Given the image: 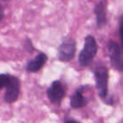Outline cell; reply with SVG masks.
<instances>
[{
    "label": "cell",
    "mask_w": 123,
    "mask_h": 123,
    "mask_svg": "<svg viewBox=\"0 0 123 123\" xmlns=\"http://www.w3.org/2000/svg\"><path fill=\"white\" fill-rule=\"evenodd\" d=\"M86 85L79 87L72 94L70 98V106L73 109H80L86 106L89 103V99L84 95Z\"/></svg>",
    "instance_id": "8"
},
{
    "label": "cell",
    "mask_w": 123,
    "mask_h": 123,
    "mask_svg": "<svg viewBox=\"0 0 123 123\" xmlns=\"http://www.w3.org/2000/svg\"><path fill=\"white\" fill-rule=\"evenodd\" d=\"M98 52V45L95 38L91 35L84 38V46L79 55V63L81 67L85 68L90 65Z\"/></svg>",
    "instance_id": "2"
},
{
    "label": "cell",
    "mask_w": 123,
    "mask_h": 123,
    "mask_svg": "<svg viewBox=\"0 0 123 123\" xmlns=\"http://www.w3.org/2000/svg\"><path fill=\"white\" fill-rule=\"evenodd\" d=\"M20 92V81L17 77L13 75L9 84L6 87L4 99L8 104L14 103L18 99Z\"/></svg>",
    "instance_id": "6"
},
{
    "label": "cell",
    "mask_w": 123,
    "mask_h": 123,
    "mask_svg": "<svg viewBox=\"0 0 123 123\" xmlns=\"http://www.w3.org/2000/svg\"><path fill=\"white\" fill-rule=\"evenodd\" d=\"M48 60V56L46 53L44 52H39L35 58H33L32 60H30L27 62L25 66V70L28 73H37L38 71H40L44 65L46 64V62Z\"/></svg>",
    "instance_id": "7"
},
{
    "label": "cell",
    "mask_w": 123,
    "mask_h": 123,
    "mask_svg": "<svg viewBox=\"0 0 123 123\" xmlns=\"http://www.w3.org/2000/svg\"><path fill=\"white\" fill-rule=\"evenodd\" d=\"M46 94L51 104L58 105L61 104L63 98L65 97L66 91L61 81L55 80L46 89Z\"/></svg>",
    "instance_id": "5"
},
{
    "label": "cell",
    "mask_w": 123,
    "mask_h": 123,
    "mask_svg": "<svg viewBox=\"0 0 123 123\" xmlns=\"http://www.w3.org/2000/svg\"><path fill=\"white\" fill-rule=\"evenodd\" d=\"M95 80V86L99 98L109 105L108 99V82H109V72L105 65L97 66L93 71Z\"/></svg>",
    "instance_id": "1"
},
{
    "label": "cell",
    "mask_w": 123,
    "mask_h": 123,
    "mask_svg": "<svg viewBox=\"0 0 123 123\" xmlns=\"http://www.w3.org/2000/svg\"><path fill=\"white\" fill-rule=\"evenodd\" d=\"M108 54L113 68L123 72V51L115 41H110L107 44Z\"/></svg>",
    "instance_id": "4"
},
{
    "label": "cell",
    "mask_w": 123,
    "mask_h": 123,
    "mask_svg": "<svg viewBox=\"0 0 123 123\" xmlns=\"http://www.w3.org/2000/svg\"><path fill=\"white\" fill-rule=\"evenodd\" d=\"M94 13L95 14L96 25H97L98 29H101L107 24L105 0H100L95 4L94 8Z\"/></svg>",
    "instance_id": "9"
},
{
    "label": "cell",
    "mask_w": 123,
    "mask_h": 123,
    "mask_svg": "<svg viewBox=\"0 0 123 123\" xmlns=\"http://www.w3.org/2000/svg\"><path fill=\"white\" fill-rule=\"evenodd\" d=\"M4 17V7H3L2 4H1V1H0V22L2 21V19Z\"/></svg>",
    "instance_id": "13"
},
{
    "label": "cell",
    "mask_w": 123,
    "mask_h": 123,
    "mask_svg": "<svg viewBox=\"0 0 123 123\" xmlns=\"http://www.w3.org/2000/svg\"><path fill=\"white\" fill-rule=\"evenodd\" d=\"M65 121H67V122H69V121H73V122H74V121H76V120H74V119H66Z\"/></svg>",
    "instance_id": "14"
},
{
    "label": "cell",
    "mask_w": 123,
    "mask_h": 123,
    "mask_svg": "<svg viewBox=\"0 0 123 123\" xmlns=\"http://www.w3.org/2000/svg\"><path fill=\"white\" fill-rule=\"evenodd\" d=\"M119 36L121 39V49L123 51V14L120 18V25H119Z\"/></svg>",
    "instance_id": "12"
},
{
    "label": "cell",
    "mask_w": 123,
    "mask_h": 123,
    "mask_svg": "<svg viewBox=\"0 0 123 123\" xmlns=\"http://www.w3.org/2000/svg\"><path fill=\"white\" fill-rule=\"evenodd\" d=\"M76 41L72 37H66L57 49V58L62 62H69L75 56Z\"/></svg>",
    "instance_id": "3"
},
{
    "label": "cell",
    "mask_w": 123,
    "mask_h": 123,
    "mask_svg": "<svg viewBox=\"0 0 123 123\" xmlns=\"http://www.w3.org/2000/svg\"><path fill=\"white\" fill-rule=\"evenodd\" d=\"M12 76L9 74H0V90L7 87L12 79Z\"/></svg>",
    "instance_id": "10"
},
{
    "label": "cell",
    "mask_w": 123,
    "mask_h": 123,
    "mask_svg": "<svg viewBox=\"0 0 123 123\" xmlns=\"http://www.w3.org/2000/svg\"><path fill=\"white\" fill-rule=\"evenodd\" d=\"M23 46H24V49L29 53H32L35 51V46L32 43V41L28 37L25 39L24 43H23Z\"/></svg>",
    "instance_id": "11"
}]
</instances>
